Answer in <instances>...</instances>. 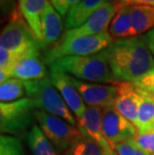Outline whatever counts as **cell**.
<instances>
[{
    "label": "cell",
    "instance_id": "6da1fadb",
    "mask_svg": "<svg viewBox=\"0 0 154 155\" xmlns=\"http://www.w3.org/2000/svg\"><path fill=\"white\" fill-rule=\"evenodd\" d=\"M105 53L117 82H133L154 69V57L145 35L117 39L105 49Z\"/></svg>",
    "mask_w": 154,
    "mask_h": 155
},
{
    "label": "cell",
    "instance_id": "7a4b0ae2",
    "mask_svg": "<svg viewBox=\"0 0 154 155\" xmlns=\"http://www.w3.org/2000/svg\"><path fill=\"white\" fill-rule=\"evenodd\" d=\"M50 67L82 81L112 84L117 82L111 72L105 49L87 56H65L53 62Z\"/></svg>",
    "mask_w": 154,
    "mask_h": 155
},
{
    "label": "cell",
    "instance_id": "3957f363",
    "mask_svg": "<svg viewBox=\"0 0 154 155\" xmlns=\"http://www.w3.org/2000/svg\"><path fill=\"white\" fill-rule=\"evenodd\" d=\"M0 47L7 49L20 57L47 49L36 37L19 10L8 19V22L2 29Z\"/></svg>",
    "mask_w": 154,
    "mask_h": 155
},
{
    "label": "cell",
    "instance_id": "277c9868",
    "mask_svg": "<svg viewBox=\"0 0 154 155\" xmlns=\"http://www.w3.org/2000/svg\"><path fill=\"white\" fill-rule=\"evenodd\" d=\"M24 83L26 95L34 101L38 110L60 117L73 126H77L78 122L74 117V114L65 103L59 91L52 83L50 77L24 81Z\"/></svg>",
    "mask_w": 154,
    "mask_h": 155
},
{
    "label": "cell",
    "instance_id": "5b68a950",
    "mask_svg": "<svg viewBox=\"0 0 154 155\" xmlns=\"http://www.w3.org/2000/svg\"><path fill=\"white\" fill-rule=\"evenodd\" d=\"M114 38L109 32L101 34L82 36L69 40H59L56 45L46 52L44 56L45 63L51 65L58 59L65 56H87L99 53L112 44Z\"/></svg>",
    "mask_w": 154,
    "mask_h": 155
},
{
    "label": "cell",
    "instance_id": "8992f818",
    "mask_svg": "<svg viewBox=\"0 0 154 155\" xmlns=\"http://www.w3.org/2000/svg\"><path fill=\"white\" fill-rule=\"evenodd\" d=\"M37 107L29 97L0 104V130L2 134L19 136L30 130L36 119Z\"/></svg>",
    "mask_w": 154,
    "mask_h": 155
},
{
    "label": "cell",
    "instance_id": "52a82bcc",
    "mask_svg": "<svg viewBox=\"0 0 154 155\" xmlns=\"http://www.w3.org/2000/svg\"><path fill=\"white\" fill-rule=\"evenodd\" d=\"M36 120L42 132L52 143L58 154H63L81 134L78 126H73L62 118L42 110L36 111Z\"/></svg>",
    "mask_w": 154,
    "mask_h": 155
},
{
    "label": "cell",
    "instance_id": "ba28073f",
    "mask_svg": "<svg viewBox=\"0 0 154 155\" xmlns=\"http://www.w3.org/2000/svg\"><path fill=\"white\" fill-rule=\"evenodd\" d=\"M102 130L113 149L116 144L134 139L138 134L135 125L121 115L113 106L102 108Z\"/></svg>",
    "mask_w": 154,
    "mask_h": 155
},
{
    "label": "cell",
    "instance_id": "9c48e42d",
    "mask_svg": "<svg viewBox=\"0 0 154 155\" xmlns=\"http://www.w3.org/2000/svg\"><path fill=\"white\" fill-rule=\"evenodd\" d=\"M118 8L114 2H109L96 10L89 18L79 27L66 30L62 35L60 40H69L76 37L101 34L108 31V26L116 15Z\"/></svg>",
    "mask_w": 154,
    "mask_h": 155
},
{
    "label": "cell",
    "instance_id": "30bf717a",
    "mask_svg": "<svg viewBox=\"0 0 154 155\" xmlns=\"http://www.w3.org/2000/svg\"><path fill=\"white\" fill-rule=\"evenodd\" d=\"M69 77L71 82L76 87L77 91L79 92L80 96L82 97L84 103H86L88 106L104 108L114 105L117 93L116 87L114 84L107 85L91 83V82L76 79L71 75H69Z\"/></svg>",
    "mask_w": 154,
    "mask_h": 155
},
{
    "label": "cell",
    "instance_id": "8fae6325",
    "mask_svg": "<svg viewBox=\"0 0 154 155\" xmlns=\"http://www.w3.org/2000/svg\"><path fill=\"white\" fill-rule=\"evenodd\" d=\"M49 75H50L49 77L52 83L59 91L65 103L69 107L72 113L76 116L77 121L81 119L87 107L85 106L84 101L80 96L79 92L77 91L76 87L71 82L69 75L53 67H50Z\"/></svg>",
    "mask_w": 154,
    "mask_h": 155
},
{
    "label": "cell",
    "instance_id": "7c38bea8",
    "mask_svg": "<svg viewBox=\"0 0 154 155\" xmlns=\"http://www.w3.org/2000/svg\"><path fill=\"white\" fill-rule=\"evenodd\" d=\"M114 85L116 87L117 93L113 107L131 123L135 125L138 107L141 102V94L139 89L132 82L121 81L116 82Z\"/></svg>",
    "mask_w": 154,
    "mask_h": 155
},
{
    "label": "cell",
    "instance_id": "4fadbf2b",
    "mask_svg": "<svg viewBox=\"0 0 154 155\" xmlns=\"http://www.w3.org/2000/svg\"><path fill=\"white\" fill-rule=\"evenodd\" d=\"M79 129L87 134L101 146L107 155H117L112 146L108 142L102 130V108L87 106L86 111L81 119L77 121Z\"/></svg>",
    "mask_w": 154,
    "mask_h": 155
},
{
    "label": "cell",
    "instance_id": "5bb4252c",
    "mask_svg": "<svg viewBox=\"0 0 154 155\" xmlns=\"http://www.w3.org/2000/svg\"><path fill=\"white\" fill-rule=\"evenodd\" d=\"M10 77L20 79L22 81L39 80L48 77L44 59L40 57V52L19 58L10 72Z\"/></svg>",
    "mask_w": 154,
    "mask_h": 155
},
{
    "label": "cell",
    "instance_id": "9a60e30c",
    "mask_svg": "<svg viewBox=\"0 0 154 155\" xmlns=\"http://www.w3.org/2000/svg\"><path fill=\"white\" fill-rule=\"evenodd\" d=\"M19 11L30 26L39 40L43 43L41 18L48 1L47 0H17ZM44 44V43H43Z\"/></svg>",
    "mask_w": 154,
    "mask_h": 155
},
{
    "label": "cell",
    "instance_id": "2e32d148",
    "mask_svg": "<svg viewBox=\"0 0 154 155\" xmlns=\"http://www.w3.org/2000/svg\"><path fill=\"white\" fill-rule=\"evenodd\" d=\"M41 27L44 45L46 47L50 45H56L61 35L63 24H62L61 15L49 1L42 14Z\"/></svg>",
    "mask_w": 154,
    "mask_h": 155
},
{
    "label": "cell",
    "instance_id": "e0dca14e",
    "mask_svg": "<svg viewBox=\"0 0 154 155\" xmlns=\"http://www.w3.org/2000/svg\"><path fill=\"white\" fill-rule=\"evenodd\" d=\"M109 2L110 0H82L67 13L64 20L65 29L70 30L79 27L95 11Z\"/></svg>",
    "mask_w": 154,
    "mask_h": 155
},
{
    "label": "cell",
    "instance_id": "ac0fdd59",
    "mask_svg": "<svg viewBox=\"0 0 154 155\" xmlns=\"http://www.w3.org/2000/svg\"><path fill=\"white\" fill-rule=\"evenodd\" d=\"M139 91L141 102L137 112L135 127L138 133H154V95Z\"/></svg>",
    "mask_w": 154,
    "mask_h": 155
},
{
    "label": "cell",
    "instance_id": "d6986e66",
    "mask_svg": "<svg viewBox=\"0 0 154 155\" xmlns=\"http://www.w3.org/2000/svg\"><path fill=\"white\" fill-rule=\"evenodd\" d=\"M134 36L154 28V6H129Z\"/></svg>",
    "mask_w": 154,
    "mask_h": 155
},
{
    "label": "cell",
    "instance_id": "ffe728a7",
    "mask_svg": "<svg viewBox=\"0 0 154 155\" xmlns=\"http://www.w3.org/2000/svg\"><path fill=\"white\" fill-rule=\"evenodd\" d=\"M109 34L113 38L124 39L133 37V27L129 6L119 8L109 26Z\"/></svg>",
    "mask_w": 154,
    "mask_h": 155
},
{
    "label": "cell",
    "instance_id": "44dd1931",
    "mask_svg": "<svg viewBox=\"0 0 154 155\" xmlns=\"http://www.w3.org/2000/svg\"><path fill=\"white\" fill-rule=\"evenodd\" d=\"M27 144L32 155H57L56 149L37 125H33L29 130Z\"/></svg>",
    "mask_w": 154,
    "mask_h": 155
},
{
    "label": "cell",
    "instance_id": "7402d4cb",
    "mask_svg": "<svg viewBox=\"0 0 154 155\" xmlns=\"http://www.w3.org/2000/svg\"><path fill=\"white\" fill-rule=\"evenodd\" d=\"M62 155H107L101 146L87 134H81Z\"/></svg>",
    "mask_w": 154,
    "mask_h": 155
},
{
    "label": "cell",
    "instance_id": "603a6c76",
    "mask_svg": "<svg viewBox=\"0 0 154 155\" xmlns=\"http://www.w3.org/2000/svg\"><path fill=\"white\" fill-rule=\"evenodd\" d=\"M25 94V83L20 79L9 78L0 84V100L4 103L22 99Z\"/></svg>",
    "mask_w": 154,
    "mask_h": 155
},
{
    "label": "cell",
    "instance_id": "cb8c5ba5",
    "mask_svg": "<svg viewBox=\"0 0 154 155\" xmlns=\"http://www.w3.org/2000/svg\"><path fill=\"white\" fill-rule=\"evenodd\" d=\"M0 155H26L20 138L2 134L0 137Z\"/></svg>",
    "mask_w": 154,
    "mask_h": 155
},
{
    "label": "cell",
    "instance_id": "d4e9b609",
    "mask_svg": "<svg viewBox=\"0 0 154 155\" xmlns=\"http://www.w3.org/2000/svg\"><path fill=\"white\" fill-rule=\"evenodd\" d=\"M114 151L117 155H152L140 147L134 139L116 144L114 146Z\"/></svg>",
    "mask_w": 154,
    "mask_h": 155
},
{
    "label": "cell",
    "instance_id": "484cf974",
    "mask_svg": "<svg viewBox=\"0 0 154 155\" xmlns=\"http://www.w3.org/2000/svg\"><path fill=\"white\" fill-rule=\"evenodd\" d=\"M132 83L139 90L154 95V69L147 72L145 75L138 78L137 80L133 81Z\"/></svg>",
    "mask_w": 154,
    "mask_h": 155
},
{
    "label": "cell",
    "instance_id": "4316f807",
    "mask_svg": "<svg viewBox=\"0 0 154 155\" xmlns=\"http://www.w3.org/2000/svg\"><path fill=\"white\" fill-rule=\"evenodd\" d=\"M60 15H67L71 8L80 3L82 0H48Z\"/></svg>",
    "mask_w": 154,
    "mask_h": 155
},
{
    "label": "cell",
    "instance_id": "83f0119b",
    "mask_svg": "<svg viewBox=\"0 0 154 155\" xmlns=\"http://www.w3.org/2000/svg\"><path fill=\"white\" fill-rule=\"evenodd\" d=\"M134 140L144 150L154 154V133H138Z\"/></svg>",
    "mask_w": 154,
    "mask_h": 155
},
{
    "label": "cell",
    "instance_id": "f1b7e54d",
    "mask_svg": "<svg viewBox=\"0 0 154 155\" xmlns=\"http://www.w3.org/2000/svg\"><path fill=\"white\" fill-rule=\"evenodd\" d=\"M0 8L1 15L4 18H10L16 11L19 10L16 0H0Z\"/></svg>",
    "mask_w": 154,
    "mask_h": 155
},
{
    "label": "cell",
    "instance_id": "f546056e",
    "mask_svg": "<svg viewBox=\"0 0 154 155\" xmlns=\"http://www.w3.org/2000/svg\"><path fill=\"white\" fill-rule=\"evenodd\" d=\"M117 8L126 7V6H137V5H144V6H154V0H114Z\"/></svg>",
    "mask_w": 154,
    "mask_h": 155
},
{
    "label": "cell",
    "instance_id": "4dcf8cb0",
    "mask_svg": "<svg viewBox=\"0 0 154 155\" xmlns=\"http://www.w3.org/2000/svg\"><path fill=\"white\" fill-rule=\"evenodd\" d=\"M145 38H146L147 45H148L150 51H151V53L154 57V28L147 32L145 34Z\"/></svg>",
    "mask_w": 154,
    "mask_h": 155
},
{
    "label": "cell",
    "instance_id": "1f68e13d",
    "mask_svg": "<svg viewBox=\"0 0 154 155\" xmlns=\"http://www.w3.org/2000/svg\"><path fill=\"white\" fill-rule=\"evenodd\" d=\"M153 155H154V154H153Z\"/></svg>",
    "mask_w": 154,
    "mask_h": 155
}]
</instances>
